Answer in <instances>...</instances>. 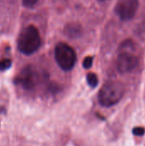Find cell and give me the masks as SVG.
I'll list each match as a JSON object with an SVG mask.
<instances>
[{
	"label": "cell",
	"mask_w": 145,
	"mask_h": 146,
	"mask_svg": "<svg viewBox=\"0 0 145 146\" xmlns=\"http://www.w3.org/2000/svg\"><path fill=\"white\" fill-rule=\"evenodd\" d=\"M41 45V38L36 27L30 25L25 27L19 34L17 39L18 50L25 55H32Z\"/></svg>",
	"instance_id": "cell-1"
},
{
	"label": "cell",
	"mask_w": 145,
	"mask_h": 146,
	"mask_svg": "<svg viewBox=\"0 0 145 146\" xmlns=\"http://www.w3.org/2000/svg\"><path fill=\"white\" fill-rule=\"evenodd\" d=\"M125 93L123 85L118 81H109L100 90L98 94L99 103L104 107H110L121 101Z\"/></svg>",
	"instance_id": "cell-2"
},
{
	"label": "cell",
	"mask_w": 145,
	"mask_h": 146,
	"mask_svg": "<svg viewBox=\"0 0 145 146\" xmlns=\"http://www.w3.org/2000/svg\"><path fill=\"white\" fill-rule=\"evenodd\" d=\"M55 59L58 66L65 70H71L77 61V56L74 50L66 43L60 42L55 48Z\"/></svg>",
	"instance_id": "cell-3"
},
{
	"label": "cell",
	"mask_w": 145,
	"mask_h": 146,
	"mask_svg": "<svg viewBox=\"0 0 145 146\" xmlns=\"http://www.w3.org/2000/svg\"><path fill=\"white\" fill-rule=\"evenodd\" d=\"M39 80V73L35 67L29 65L25 67L19 76L15 79V82L21 85L23 88L26 90H31L34 88Z\"/></svg>",
	"instance_id": "cell-4"
},
{
	"label": "cell",
	"mask_w": 145,
	"mask_h": 146,
	"mask_svg": "<svg viewBox=\"0 0 145 146\" xmlns=\"http://www.w3.org/2000/svg\"><path fill=\"white\" fill-rule=\"evenodd\" d=\"M138 4V0H118L115 5V13L121 21H129L136 15Z\"/></svg>",
	"instance_id": "cell-5"
},
{
	"label": "cell",
	"mask_w": 145,
	"mask_h": 146,
	"mask_svg": "<svg viewBox=\"0 0 145 146\" xmlns=\"http://www.w3.org/2000/svg\"><path fill=\"white\" fill-rule=\"evenodd\" d=\"M116 64L121 73H127L136 68L138 64V59L132 53L124 50L118 56Z\"/></svg>",
	"instance_id": "cell-6"
},
{
	"label": "cell",
	"mask_w": 145,
	"mask_h": 146,
	"mask_svg": "<svg viewBox=\"0 0 145 146\" xmlns=\"http://www.w3.org/2000/svg\"><path fill=\"white\" fill-rule=\"evenodd\" d=\"M64 33L67 37L70 38H76L81 36L82 34V27L77 22H69L66 25Z\"/></svg>",
	"instance_id": "cell-7"
},
{
	"label": "cell",
	"mask_w": 145,
	"mask_h": 146,
	"mask_svg": "<svg viewBox=\"0 0 145 146\" xmlns=\"http://www.w3.org/2000/svg\"><path fill=\"white\" fill-rule=\"evenodd\" d=\"M86 80H87L88 85L91 86L92 88L96 87L98 84V78L94 73H89L86 76Z\"/></svg>",
	"instance_id": "cell-8"
},
{
	"label": "cell",
	"mask_w": 145,
	"mask_h": 146,
	"mask_svg": "<svg viewBox=\"0 0 145 146\" xmlns=\"http://www.w3.org/2000/svg\"><path fill=\"white\" fill-rule=\"evenodd\" d=\"M11 64H12V62L10 59L5 58V59L0 60V71H5L9 69L11 67Z\"/></svg>",
	"instance_id": "cell-9"
},
{
	"label": "cell",
	"mask_w": 145,
	"mask_h": 146,
	"mask_svg": "<svg viewBox=\"0 0 145 146\" xmlns=\"http://www.w3.org/2000/svg\"><path fill=\"white\" fill-rule=\"evenodd\" d=\"M92 62H93V57L92 56H86L84 61H83V67L85 68V69H89L91 65H92Z\"/></svg>",
	"instance_id": "cell-10"
},
{
	"label": "cell",
	"mask_w": 145,
	"mask_h": 146,
	"mask_svg": "<svg viewBox=\"0 0 145 146\" xmlns=\"http://www.w3.org/2000/svg\"><path fill=\"white\" fill-rule=\"evenodd\" d=\"M132 133L136 136H143L145 133V129L144 127H138L133 128Z\"/></svg>",
	"instance_id": "cell-11"
},
{
	"label": "cell",
	"mask_w": 145,
	"mask_h": 146,
	"mask_svg": "<svg viewBox=\"0 0 145 146\" xmlns=\"http://www.w3.org/2000/svg\"><path fill=\"white\" fill-rule=\"evenodd\" d=\"M38 0H22V3L25 7L32 8L37 3Z\"/></svg>",
	"instance_id": "cell-12"
},
{
	"label": "cell",
	"mask_w": 145,
	"mask_h": 146,
	"mask_svg": "<svg viewBox=\"0 0 145 146\" xmlns=\"http://www.w3.org/2000/svg\"><path fill=\"white\" fill-rule=\"evenodd\" d=\"M100 1H106V0H100Z\"/></svg>",
	"instance_id": "cell-13"
}]
</instances>
